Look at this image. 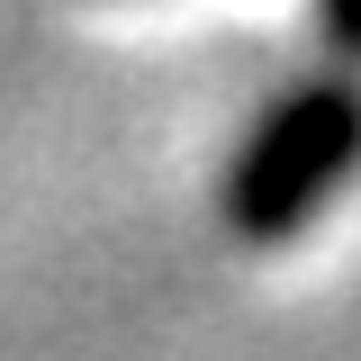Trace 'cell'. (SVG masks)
I'll use <instances>...</instances> for the list:
<instances>
[{
    "label": "cell",
    "instance_id": "obj_1",
    "mask_svg": "<svg viewBox=\"0 0 361 361\" xmlns=\"http://www.w3.org/2000/svg\"><path fill=\"white\" fill-rule=\"evenodd\" d=\"M361 154V109L343 90H316L298 109H280L262 127V145L244 154V172H235V226L244 235H280V226L307 217V199L325 180L343 172Z\"/></svg>",
    "mask_w": 361,
    "mask_h": 361
},
{
    "label": "cell",
    "instance_id": "obj_2",
    "mask_svg": "<svg viewBox=\"0 0 361 361\" xmlns=\"http://www.w3.org/2000/svg\"><path fill=\"white\" fill-rule=\"evenodd\" d=\"M325 18H334V37L361 45V0H325Z\"/></svg>",
    "mask_w": 361,
    "mask_h": 361
}]
</instances>
